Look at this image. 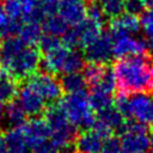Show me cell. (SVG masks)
<instances>
[{
	"mask_svg": "<svg viewBox=\"0 0 153 153\" xmlns=\"http://www.w3.org/2000/svg\"><path fill=\"white\" fill-rule=\"evenodd\" d=\"M112 72L118 94L153 93L152 54L145 51L118 57L112 65Z\"/></svg>",
	"mask_w": 153,
	"mask_h": 153,
	"instance_id": "obj_1",
	"label": "cell"
},
{
	"mask_svg": "<svg viewBox=\"0 0 153 153\" xmlns=\"http://www.w3.org/2000/svg\"><path fill=\"white\" fill-rule=\"evenodd\" d=\"M39 66V50L20 36H10L0 42V67L13 79L30 78Z\"/></svg>",
	"mask_w": 153,
	"mask_h": 153,
	"instance_id": "obj_2",
	"label": "cell"
},
{
	"mask_svg": "<svg viewBox=\"0 0 153 153\" xmlns=\"http://www.w3.org/2000/svg\"><path fill=\"white\" fill-rule=\"evenodd\" d=\"M65 111L69 122L78 129H91L96 122V116L88 100V94L85 91L68 93L59 103Z\"/></svg>",
	"mask_w": 153,
	"mask_h": 153,
	"instance_id": "obj_3",
	"label": "cell"
},
{
	"mask_svg": "<svg viewBox=\"0 0 153 153\" xmlns=\"http://www.w3.org/2000/svg\"><path fill=\"white\" fill-rule=\"evenodd\" d=\"M45 122L49 126L53 141L60 147L61 152L74 145V140L79 134L78 128L67 118L60 104L50 105L45 109Z\"/></svg>",
	"mask_w": 153,
	"mask_h": 153,
	"instance_id": "obj_4",
	"label": "cell"
},
{
	"mask_svg": "<svg viewBox=\"0 0 153 153\" xmlns=\"http://www.w3.org/2000/svg\"><path fill=\"white\" fill-rule=\"evenodd\" d=\"M32 153H60V147L53 141L45 120L33 117L22 126Z\"/></svg>",
	"mask_w": 153,
	"mask_h": 153,
	"instance_id": "obj_5",
	"label": "cell"
},
{
	"mask_svg": "<svg viewBox=\"0 0 153 153\" xmlns=\"http://www.w3.org/2000/svg\"><path fill=\"white\" fill-rule=\"evenodd\" d=\"M149 129L147 124L137 121H128L121 133L122 148L127 153H145L149 148Z\"/></svg>",
	"mask_w": 153,
	"mask_h": 153,
	"instance_id": "obj_6",
	"label": "cell"
},
{
	"mask_svg": "<svg viewBox=\"0 0 153 153\" xmlns=\"http://www.w3.org/2000/svg\"><path fill=\"white\" fill-rule=\"evenodd\" d=\"M30 87H32L47 103H54L61 99L62 97V86L61 82L48 72L35 73L30 78H27L26 82Z\"/></svg>",
	"mask_w": 153,
	"mask_h": 153,
	"instance_id": "obj_7",
	"label": "cell"
},
{
	"mask_svg": "<svg viewBox=\"0 0 153 153\" xmlns=\"http://www.w3.org/2000/svg\"><path fill=\"white\" fill-rule=\"evenodd\" d=\"M114 56V42L109 33H102L98 38L84 47V57L87 62L108 63Z\"/></svg>",
	"mask_w": 153,
	"mask_h": 153,
	"instance_id": "obj_8",
	"label": "cell"
},
{
	"mask_svg": "<svg viewBox=\"0 0 153 153\" xmlns=\"http://www.w3.org/2000/svg\"><path fill=\"white\" fill-rule=\"evenodd\" d=\"M140 30H141V19H139L137 16L127 12L117 18L110 19L108 33L111 37L112 42H115L122 37L137 33Z\"/></svg>",
	"mask_w": 153,
	"mask_h": 153,
	"instance_id": "obj_9",
	"label": "cell"
},
{
	"mask_svg": "<svg viewBox=\"0 0 153 153\" xmlns=\"http://www.w3.org/2000/svg\"><path fill=\"white\" fill-rule=\"evenodd\" d=\"M18 103L25 111L26 116L37 117L47 109V102L27 84L18 90Z\"/></svg>",
	"mask_w": 153,
	"mask_h": 153,
	"instance_id": "obj_10",
	"label": "cell"
},
{
	"mask_svg": "<svg viewBox=\"0 0 153 153\" xmlns=\"http://www.w3.org/2000/svg\"><path fill=\"white\" fill-rule=\"evenodd\" d=\"M130 117L143 124L153 123V102L145 93L129 96Z\"/></svg>",
	"mask_w": 153,
	"mask_h": 153,
	"instance_id": "obj_11",
	"label": "cell"
},
{
	"mask_svg": "<svg viewBox=\"0 0 153 153\" xmlns=\"http://www.w3.org/2000/svg\"><path fill=\"white\" fill-rule=\"evenodd\" d=\"M87 6L84 0H59V16L72 26L80 24L86 19Z\"/></svg>",
	"mask_w": 153,
	"mask_h": 153,
	"instance_id": "obj_12",
	"label": "cell"
},
{
	"mask_svg": "<svg viewBox=\"0 0 153 153\" xmlns=\"http://www.w3.org/2000/svg\"><path fill=\"white\" fill-rule=\"evenodd\" d=\"M71 49L73 48H68L62 43L55 49L45 53L42 62L43 69L50 74H63V67Z\"/></svg>",
	"mask_w": 153,
	"mask_h": 153,
	"instance_id": "obj_13",
	"label": "cell"
},
{
	"mask_svg": "<svg viewBox=\"0 0 153 153\" xmlns=\"http://www.w3.org/2000/svg\"><path fill=\"white\" fill-rule=\"evenodd\" d=\"M102 27L103 25L87 18L82 20L80 24L75 25L72 27V31L75 36L78 47H85L96 38H98L102 35Z\"/></svg>",
	"mask_w": 153,
	"mask_h": 153,
	"instance_id": "obj_14",
	"label": "cell"
},
{
	"mask_svg": "<svg viewBox=\"0 0 153 153\" xmlns=\"http://www.w3.org/2000/svg\"><path fill=\"white\" fill-rule=\"evenodd\" d=\"M104 139L93 129L81 130L75 140L74 147L78 153H100Z\"/></svg>",
	"mask_w": 153,
	"mask_h": 153,
	"instance_id": "obj_15",
	"label": "cell"
},
{
	"mask_svg": "<svg viewBox=\"0 0 153 153\" xmlns=\"http://www.w3.org/2000/svg\"><path fill=\"white\" fill-rule=\"evenodd\" d=\"M147 50L146 39L135 38L131 36L122 37L114 42V56L123 57L134 54H141Z\"/></svg>",
	"mask_w": 153,
	"mask_h": 153,
	"instance_id": "obj_16",
	"label": "cell"
},
{
	"mask_svg": "<svg viewBox=\"0 0 153 153\" xmlns=\"http://www.w3.org/2000/svg\"><path fill=\"white\" fill-rule=\"evenodd\" d=\"M4 140L10 153H30V146L22 127L10 128L4 134Z\"/></svg>",
	"mask_w": 153,
	"mask_h": 153,
	"instance_id": "obj_17",
	"label": "cell"
},
{
	"mask_svg": "<svg viewBox=\"0 0 153 153\" xmlns=\"http://www.w3.org/2000/svg\"><path fill=\"white\" fill-rule=\"evenodd\" d=\"M97 120L106 124L112 131L115 133H122L124 127H126V118L124 116L118 111V109L115 105L108 106L103 110L97 111Z\"/></svg>",
	"mask_w": 153,
	"mask_h": 153,
	"instance_id": "obj_18",
	"label": "cell"
},
{
	"mask_svg": "<svg viewBox=\"0 0 153 153\" xmlns=\"http://www.w3.org/2000/svg\"><path fill=\"white\" fill-rule=\"evenodd\" d=\"M26 114L20 106L18 102H8L7 106L5 108L4 118L2 121L10 127V128H17L22 127L26 121Z\"/></svg>",
	"mask_w": 153,
	"mask_h": 153,
	"instance_id": "obj_19",
	"label": "cell"
},
{
	"mask_svg": "<svg viewBox=\"0 0 153 153\" xmlns=\"http://www.w3.org/2000/svg\"><path fill=\"white\" fill-rule=\"evenodd\" d=\"M60 82H61L62 90L67 93H75V92L84 91L85 86L87 85L84 74L79 72L63 74Z\"/></svg>",
	"mask_w": 153,
	"mask_h": 153,
	"instance_id": "obj_20",
	"label": "cell"
},
{
	"mask_svg": "<svg viewBox=\"0 0 153 153\" xmlns=\"http://www.w3.org/2000/svg\"><path fill=\"white\" fill-rule=\"evenodd\" d=\"M42 30L48 33V35H53V36H63L66 33V31L68 30V24L59 16V14H53L47 17L43 22H42Z\"/></svg>",
	"mask_w": 153,
	"mask_h": 153,
	"instance_id": "obj_21",
	"label": "cell"
},
{
	"mask_svg": "<svg viewBox=\"0 0 153 153\" xmlns=\"http://www.w3.org/2000/svg\"><path fill=\"white\" fill-rule=\"evenodd\" d=\"M18 93L16 79L8 75L6 72H0V100L11 102Z\"/></svg>",
	"mask_w": 153,
	"mask_h": 153,
	"instance_id": "obj_22",
	"label": "cell"
},
{
	"mask_svg": "<svg viewBox=\"0 0 153 153\" xmlns=\"http://www.w3.org/2000/svg\"><path fill=\"white\" fill-rule=\"evenodd\" d=\"M42 32H43V30H42L41 24L35 23V22H26L22 26V29L19 31V36L29 44L35 45L36 43L39 42L41 37L43 36Z\"/></svg>",
	"mask_w": 153,
	"mask_h": 153,
	"instance_id": "obj_23",
	"label": "cell"
},
{
	"mask_svg": "<svg viewBox=\"0 0 153 153\" xmlns=\"http://www.w3.org/2000/svg\"><path fill=\"white\" fill-rule=\"evenodd\" d=\"M88 100H90L91 108L96 111H99L108 106L114 105V99H112L111 93H106V92H102L97 90H90Z\"/></svg>",
	"mask_w": 153,
	"mask_h": 153,
	"instance_id": "obj_24",
	"label": "cell"
},
{
	"mask_svg": "<svg viewBox=\"0 0 153 153\" xmlns=\"http://www.w3.org/2000/svg\"><path fill=\"white\" fill-rule=\"evenodd\" d=\"M109 67L106 66V63H96V62H88L87 65H85L84 69V76L86 79V82L88 86L96 84L106 72Z\"/></svg>",
	"mask_w": 153,
	"mask_h": 153,
	"instance_id": "obj_25",
	"label": "cell"
},
{
	"mask_svg": "<svg viewBox=\"0 0 153 153\" xmlns=\"http://www.w3.org/2000/svg\"><path fill=\"white\" fill-rule=\"evenodd\" d=\"M102 8L105 17L110 19L120 17L126 10L123 0H105L104 2H102Z\"/></svg>",
	"mask_w": 153,
	"mask_h": 153,
	"instance_id": "obj_26",
	"label": "cell"
},
{
	"mask_svg": "<svg viewBox=\"0 0 153 153\" xmlns=\"http://www.w3.org/2000/svg\"><path fill=\"white\" fill-rule=\"evenodd\" d=\"M38 44H39L41 51L45 54V53H48V51L55 49L56 47H59V45L62 44V43H61V41H60V38H59L57 36H53V35L44 33V35L41 37Z\"/></svg>",
	"mask_w": 153,
	"mask_h": 153,
	"instance_id": "obj_27",
	"label": "cell"
},
{
	"mask_svg": "<svg viewBox=\"0 0 153 153\" xmlns=\"http://www.w3.org/2000/svg\"><path fill=\"white\" fill-rule=\"evenodd\" d=\"M100 153H122L121 140L114 135L106 137L103 142V148Z\"/></svg>",
	"mask_w": 153,
	"mask_h": 153,
	"instance_id": "obj_28",
	"label": "cell"
},
{
	"mask_svg": "<svg viewBox=\"0 0 153 153\" xmlns=\"http://www.w3.org/2000/svg\"><path fill=\"white\" fill-rule=\"evenodd\" d=\"M141 27L145 31L146 38L153 37V10L149 8L148 11H145L141 17Z\"/></svg>",
	"mask_w": 153,
	"mask_h": 153,
	"instance_id": "obj_29",
	"label": "cell"
},
{
	"mask_svg": "<svg viewBox=\"0 0 153 153\" xmlns=\"http://www.w3.org/2000/svg\"><path fill=\"white\" fill-rule=\"evenodd\" d=\"M124 1V8L128 13L131 14H142L145 12V0H123Z\"/></svg>",
	"mask_w": 153,
	"mask_h": 153,
	"instance_id": "obj_30",
	"label": "cell"
},
{
	"mask_svg": "<svg viewBox=\"0 0 153 153\" xmlns=\"http://www.w3.org/2000/svg\"><path fill=\"white\" fill-rule=\"evenodd\" d=\"M10 32V27H8V18L2 8V6L0 5V41Z\"/></svg>",
	"mask_w": 153,
	"mask_h": 153,
	"instance_id": "obj_31",
	"label": "cell"
},
{
	"mask_svg": "<svg viewBox=\"0 0 153 153\" xmlns=\"http://www.w3.org/2000/svg\"><path fill=\"white\" fill-rule=\"evenodd\" d=\"M0 153H10L8 149H7V146L5 143V140H4V136L0 135Z\"/></svg>",
	"mask_w": 153,
	"mask_h": 153,
	"instance_id": "obj_32",
	"label": "cell"
},
{
	"mask_svg": "<svg viewBox=\"0 0 153 153\" xmlns=\"http://www.w3.org/2000/svg\"><path fill=\"white\" fill-rule=\"evenodd\" d=\"M26 5H29V6H31V7H33L37 2H38V0H23Z\"/></svg>",
	"mask_w": 153,
	"mask_h": 153,
	"instance_id": "obj_33",
	"label": "cell"
},
{
	"mask_svg": "<svg viewBox=\"0 0 153 153\" xmlns=\"http://www.w3.org/2000/svg\"><path fill=\"white\" fill-rule=\"evenodd\" d=\"M4 112H5V108H4V103L0 100V121L4 118Z\"/></svg>",
	"mask_w": 153,
	"mask_h": 153,
	"instance_id": "obj_34",
	"label": "cell"
},
{
	"mask_svg": "<svg viewBox=\"0 0 153 153\" xmlns=\"http://www.w3.org/2000/svg\"><path fill=\"white\" fill-rule=\"evenodd\" d=\"M145 4L148 8H152L153 10V0H145Z\"/></svg>",
	"mask_w": 153,
	"mask_h": 153,
	"instance_id": "obj_35",
	"label": "cell"
},
{
	"mask_svg": "<svg viewBox=\"0 0 153 153\" xmlns=\"http://www.w3.org/2000/svg\"><path fill=\"white\" fill-rule=\"evenodd\" d=\"M149 149H151V153H153V136H152L151 142H149Z\"/></svg>",
	"mask_w": 153,
	"mask_h": 153,
	"instance_id": "obj_36",
	"label": "cell"
},
{
	"mask_svg": "<svg viewBox=\"0 0 153 153\" xmlns=\"http://www.w3.org/2000/svg\"><path fill=\"white\" fill-rule=\"evenodd\" d=\"M91 1H94V2H104L105 0H91Z\"/></svg>",
	"mask_w": 153,
	"mask_h": 153,
	"instance_id": "obj_37",
	"label": "cell"
},
{
	"mask_svg": "<svg viewBox=\"0 0 153 153\" xmlns=\"http://www.w3.org/2000/svg\"><path fill=\"white\" fill-rule=\"evenodd\" d=\"M62 153H78L76 151H74V152H69V151H66V152H62Z\"/></svg>",
	"mask_w": 153,
	"mask_h": 153,
	"instance_id": "obj_38",
	"label": "cell"
},
{
	"mask_svg": "<svg viewBox=\"0 0 153 153\" xmlns=\"http://www.w3.org/2000/svg\"><path fill=\"white\" fill-rule=\"evenodd\" d=\"M152 129H153V123H152Z\"/></svg>",
	"mask_w": 153,
	"mask_h": 153,
	"instance_id": "obj_39",
	"label": "cell"
},
{
	"mask_svg": "<svg viewBox=\"0 0 153 153\" xmlns=\"http://www.w3.org/2000/svg\"><path fill=\"white\" fill-rule=\"evenodd\" d=\"M122 153H127V152H122Z\"/></svg>",
	"mask_w": 153,
	"mask_h": 153,
	"instance_id": "obj_40",
	"label": "cell"
}]
</instances>
